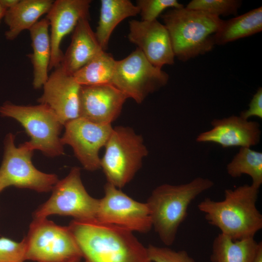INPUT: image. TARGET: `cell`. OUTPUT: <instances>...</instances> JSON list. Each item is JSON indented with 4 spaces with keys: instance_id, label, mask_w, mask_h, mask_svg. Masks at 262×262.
<instances>
[{
    "instance_id": "obj_1",
    "label": "cell",
    "mask_w": 262,
    "mask_h": 262,
    "mask_svg": "<svg viewBox=\"0 0 262 262\" xmlns=\"http://www.w3.org/2000/svg\"><path fill=\"white\" fill-rule=\"evenodd\" d=\"M67 227L85 262H152L132 231L97 220L73 219Z\"/></svg>"
},
{
    "instance_id": "obj_2",
    "label": "cell",
    "mask_w": 262,
    "mask_h": 262,
    "mask_svg": "<svg viewBox=\"0 0 262 262\" xmlns=\"http://www.w3.org/2000/svg\"><path fill=\"white\" fill-rule=\"evenodd\" d=\"M259 189L244 184L224 191V198H205L197 205L207 221L233 240L254 238L262 228V215L256 203Z\"/></svg>"
},
{
    "instance_id": "obj_3",
    "label": "cell",
    "mask_w": 262,
    "mask_h": 262,
    "mask_svg": "<svg viewBox=\"0 0 262 262\" xmlns=\"http://www.w3.org/2000/svg\"><path fill=\"white\" fill-rule=\"evenodd\" d=\"M213 185L209 179L199 177L184 184H163L153 190L146 203L152 228L164 245L169 246L174 243L191 203Z\"/></svg>"
},
{
    "instance_id": "obj_4",
    "label": "cell",
    "mask_w": 262,
    "mask_h": 262,
    "mask_svg": "<svg viewBox=\"0 0 262 262\" xmlns=\"http://www.w3.org/2000/svg\"><path fill=\"white\" fill-rule=\"evenodd\" d=\"M171 40L175 56L187 61L211 51L213 36L223 22L219 17L183 7L161 15Z\"/></svg>"
},
{
    "instance_id": "obj_5",
    "label": "cell",
    "mask_w": 262,
    "mask_h": 262,
    "mask_svg": "<svg viewBox=\"0 0 262 262\" xmlns=\"http://www.w3.org/2000/svg\"><path fill=\"white\" fill-rule=\"evenodd\" d=\"M100 159V168L107 182L120 189L128 183L142 165L148 154L142 136L131 128H113Z\"/></svg>"
},
{
    "instance_id": "obj_6",
    "label": "cell",
    "mask_w": 262,
    "mask_h": 262,
    "mask_svg": "<svg viewBox=\"0 0 262 262\" xmlns=\"http://www.w3.org/2000/svg\"><path fill=\"white\" fill-rule=\"evenodd\" d=\"M0 115L20 123L31 138L25 142L33 150H40L50 157L64 154L59 136L64 125L47 105L23 106L6 102L0 106Z\"/></svg>"
},
{
    "instance_id": "obj_7",
    "label": "cell",
    "mask_w": 262,
    "mask_h": 262,
    "mask_svg": "<svg viewBox=\"0 0 262 262\" xmlns=\"http://www.w3.org/2000/svg\"><path fill=\"white\" fill-rule=\"evenodd\" d=\"M25 260L35 262H80L81 252L68 227L47 218H33L23 239Z\"/></svg>"
},
{
    "instance_id": "obj_8",
    "label": "cell",
    "mask_w": 262,
    "mask_h": 262,
    "mask_svg": "<svg viewBox=\"0 0 262 262\" xmlns=\"http://www.w3.org/2000/svg\"><path fill=\"white\" fill-rule=\"evenodd\" d=\"M51 191L49 199L33 213V218L58 214L71 216L79 221L96 220L99 199L91 196L86 190L79 167L72 168Z\"/></svg>"
},
{
    "instance_id": "obj_9",
    "label": "cell",
    "mask_w": 262,
    "mask_h": 262,
    "mask_svg": "<svg viewBox=\"0 0 262 262\" xmlns=\"http://www.w3.org/2000/svg\"><path fill=\"white\" fill-rule=\"evenodd\" d=\"M15 135L10 133L4 140L0 167V192L9 186L26 188L39 193L52 191L59 179L55 174L44 173L32 162L33 151L26 142L16 147Z\"/></svg>"
},
{
    "instance_id": "obj_10",
    "label": "cell",
    "mask_w": 262,
    "mask_h": 262,
    "mask_svg": "<svg viewBox=\"0 0 262 262\" xmlns=\"http://www.w3.org/2000/svg\"><path fill=\"white\" fill-rule=\"evenodd\" d=\"M168 78L165 71L152 65L137 48L126 58L116 60L112 84L128 98L141 103L149 93L165 85Z\"/></svg>"
},
{
    "instance_id": "obj_11",
    "label": "cell",
    "mask_w": 262,
    "mask_h": 262,
    "mask_svg": "<svg viewBox=\"0 0 262 262\" xmlns=\"http://www.w3.org/2000/svg\"><path fill=\"white\" fill-rule=\"evenodd\" d=\"M104 190L103 197L99 199L97 221L132 232L146 233L151 229L150 213L146 202L134 200L108 182Z\"/></svg>"
},
{
    "instance_id": "obj_12",
    "label": "cell",
    "mask_w": 262,
    "mask_h": 262,
    "mask_svg": "<svg viewBox=\"0 0 262 262\" xmlns=\"http://www.w3.org/2000/svg\"><path fill=\"white\" fill-rule=\"evenodd\" d=\"M61 137L63 145H68L84 169L94 171L100 168L99 151L111 134V124H99L79 117L67 122Z\"/></svg>"
},
{
    "instance_id": "obj_13",
    "label": "cell",
    "mask_w": 262,
    "mask_h": 262,
    "mask_svg": "<svg viewBox=\"0 0 262 262\" xmlns=\"http://www.w3.org/2000/svg\"><path fill=\"white\" fill-rule=\"evenodd\" d=\"M43 87V93L37 101L49 106L64 126L79 117L81 86L73 75L60 65L49 76Z\"/></svg>"
},
{
    "instance_id": "obj_14",
    "label": "cell",
    "mask_w": 262,
    "mask_h": 262,
    "mask_svg": "<svg viewBox=\"0 0 262 262\" xmlns=\"http://www.w3.org/2000/svg\"><path fill=\"white\" fill-rule=\"evenodd\" d=\"M128 38L154 66L162 69L164 65L174 64L175 56L168 32L157 19L130 21Z\"/></svg>"
},
{
    "instance_id": "obj_15",
    "label": "cell",
    "mask_w": 262,
    "mask_h": 262,
    "mask_svg": "<svg viewBox=\"0 0 262 262\" xmlns=\"http://www.w3.org/2000/svg\"><path fill=\"white\" fill-rule=\"evenodd\" d=\"M90 0H56L47 13L50 28L51 57L49 70L59 66L64 54L61 49L63 38L74 29L82 18H89Z\"/></svg>"
},
{
    "instance_id": "obj_16",
    "label": "cell",
    "mask_w": 262,
    "mask_h": 262,
    "mask_svg": "<svg viewBox=\"0 0 262 262\" xmlns=\"http://www.w3.org/2000/svg\"><path fill=\"white\" fill-rule=\"evenodd\" d=\"M127 97L112 84L81 86L80 116L99 124H111Z\"/></svg>"
},
{
    "instance_id": "obj_17",
    "label": "cell",
    "mask_w": 262,
    "mask_h": 262,
    "mask_svg": "<svg viewBox=\"0 0 262 262\" xmlns=\"http://www.w3.org/2000/svg\"><path fill=\"white\" fill-rule=\"evenodd\" d=\"M211 125V130L197 136V142L214 143L223 148L250 147L260 142L261 131L257 122L248 121L240 116L231 115L214 119Z\"/></svg>"
},
{
    "instance_id": "obj_18",
    "label": "cell",
    "mask_w": 262,
    "mask_h": 262,
    "mask_svg": "<svg viewBox=\"0 0 262 262\" xmlns=\"http://www.w3.org/2000/svg\"><path fill=\"white\" fill-rule=\"evenodd\" d=\"M102 51L90 26L89 18H83L74 29L70 44L60 65L66 72L73 75Z\"/></svg>"
},
{
    "instance_id": "obj_19",
    "label": "cell",
    "mask_w": 262,
    "mask_h": 262,
    "mask_svg": "<svg viewBox=\"0 0 262 262\" xmlns=\"http://www.w3.org/2000/svg\"><path fill=\"white\" fill-rule=\"evenodd\" d=\"M49 22L45 17L38 21L29 30L33 53L29 55L33 67V85L35 89L42 87L49 77L51 57Z\"/></svg>"
},
{
    "instance_id": "obj_20",
    "label": "cell",
    "mask_w": 262,
    "mask_h": 262,
    "mask_svg": "<svg viewBox=\"0 0 262 262\" xmlns=\"http://www.w3.org/2000/svg\"><path fill=\"white\" fill-rule=\"evenodd\" d=\"M54 0H19L7 10L4 17L8 26L5 33L7 39L13 40L25 30H29L44 14L47 13Z\"/></svg>"
},
{
    "instance_id": "obj_21",
    "label": "cell",
    "mask_w": 262,
    "mask_h": 262,
    "mask_svg": "<svg viewBox=\"0 0 262 262\" xmlns=\"http://www.w3.org/2000/svg\"><path fill=\"white\" fill-rule=\"evenodd\" d=\"M100 3L99 19L95 33L100 47L105 50L117 25L125 18L139 14V10L129 0H101Z\"/></svg>"
},
{
    "instance_id": "obj_22",
    "label": "cell",
    "mask_w": 262,
    "mask_h": 262,
    "mask_svg": "<svg viewBox=\"0 0 262 262\" xmlns=\"http://www.w3.org/2000/svg\"><path fill=\"white\" fill-rule=\"evenodd\" d=\"M262 30V7L254 9L239 16L223 21L213 36L214 45H223L251 36Z\"/></svg>"
},
{
    "instance_id": "obj_23",
    "label": "cell",
    "mask_w": 262,
    "mask_h": 262,
    "mask_svg": "<svg viewBox=\"0 0 262 262\" xmlns=\"http://www.w3.org/2000/svg\"><path fill=\"white\" fill-rule=\"evenodd\" d=\"M260 242L254 238L233 240L219 233L214 239L211 262H252Z\"/></svg>"
},
{
    "instance_id": "obj_24",
    "label": "cell",
    "mask_w": 262,
    "mask_h": 262,
    "mask_svg": "<svg viewBox=\"0 0 262 262\" xmlns=\"http://www.w3.org/2000/svg\"><path fill=\"white\" fill-rule=\"evenodd\" d=\"M116 60L102 51L73 74L81 86L112 84Z\"/></svg>"
},
{
    "instance_id": "obj_25",
    "label": "cell",
    "mask_w": 262,
    "mask_h": 262,
    "mask_svg": "<svg viewBox=\"0 0 262 262\" xmlns=\"http://www.w3.org/2000/svg\"><path fill=\"white\" fill-rule=\"evenodd\" d=\"M228 174L232 178L243 174L250 177L251 184L260 188L262 184V153L250 147H240L239 152L227 165Z\"/></svg>"
},
{
    "instance_id": "obj_26",
    "label": "cell",
    "mask_w": 262,
    "mask_h": 262,
    "mask_svg": "<svg viewBox=\"0 0 262 262\" xmlns=\"http://www.w3.org/2000/svg\"><path fill=\"white\" fill-rule=\"evenodd\" d=\"M241 4L242 1L238 0H192L185 8L219 17L220 16H236Z\"/></svg>"
},
{
    "instance_id": "obj_27",
    "label": "cell",
    "mask_w": 262,
    "mask_h": 262,
    "mask_svg": "<svg viewBox=\"0 0 262 262\" xmlns=\"http://www.w3.org/2000/svg\"><path fill=\"white\" fill-rule=\"evenodd\" d=\"M139 10L142 20L151 21L164 10L169 8H181L184 6L177 0H137L136 4Z\"/></svg>"
},
{
    "instance_id": "obj_28",
    "label": "cell",
    "mask_w": 262,
    "mask_h": 262,
    "mask_svg": "<svg viewBox=\"0 0 262 262\" xmlns=\"http://www.w3.org/2000/svg\"><path fill=\"white\" fill-rule=\"evenodd\" d=\"M147 248L152 262H195L185 250L175 251L167 247L149 245Z\"/></svg>"
},
{
    "instance_id": "obj_29",
    "label": "cell",
    "mask_w": 262,
    "mask_h": 262,
    "mask_svg": "<svg viewBox=\"0 0 262 262\" xmlns=\"http://www.w3.org/2000/svg\"><path fill=\"white\" fill-rule=\"evenodd\" d=\"M25 261V245L23 239L17 242L6 237L0 238V262Z\"/></svg>"
},
{
    "instance_id": "obj_30",
    "label": "cell",
    "mask_w": 262,
    "mask_h": 262,
    "mask_svg": "<svg viewBox=\"0 0 262 262\" xmlns=\"http://www.w3.org/2000/svg\"><path fill=\"white\" fill-rule=\"evenodd\" d=\"M242 118L247 120L251 116H257L262 118V88L260 87L253 95L248 109L242 112L240 115Z\"/></svg>"
},
{
    "instance_id": "obj_31",
    "label": "cell",
    "mask_w": 262,
    "mask_h": 262,
    "mask_svg": "<svg viewBox=\"0 0 262 262\" xmlns=\"http://www.w3.org/2000/svg\"><path fill=\"white\" fill-rule=\"evenodd\" d=\"M19 0H0V3L7 10L14 7Z\"/></svg>"
},
{
    "instance_id": "obj_32",
    "label": "cell",
    "mask_w": 262,
    "mask_h": 262,
    "mask_svg": "<svg viewBox=\"0 0 262 262\" xmlns=\"http://www.w3.org/2000/svg\"><path fill=\"white\" fill-rule=\"evenodd\" d=\"M252 262H262V243L260 242L259 247Z\"/></svg>"
},
{
    "instance_id": "obj_33",
    "label": "cell",
    "mask_w": 262,
    "mask_h": 262,
    "mask_svg": "<svg viewBox=\"0 0 262 262\" xmlns=\"http://www.w3.org/2000/svg\"><path fill=\"white\" fill-rule=\"evenodd\" d=\"M7 10L5 9L0 3V22L2 18H4Z\"/></svg>"
}]
</instances>
